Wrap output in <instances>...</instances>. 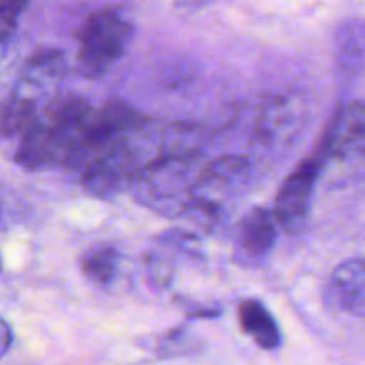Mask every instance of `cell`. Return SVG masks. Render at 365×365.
Returning a JSON list of instances; mask_svg holds the SVG:
<instances>
[{"label":"cell","instance_id":"6da1fadb","mask_svg":"<svg viewBox=\"0 0 365 365\" xmlns=\"http://www.w3.org/2000/svg\"><path fill=\"white\" fill-rule=\"evenodd\" d=\"M93 107L82 98H63L41 109L20 134L14 160L24 170L70 164L88 130Z\"/></svg>","mask_w":365,"mask_h":365},{"label":"cell","instance_id":"7a4b0ae2","mask_svg":"<svg viewBox=\"0 0 365 365\" xmlns=\"http://www.w3.org/2000/svg\"><path fill=\"white\" fill-rule=\"evenodd\" d=\"M250 180L252 166L245 157L227 155L212 160L196 173L184 214L207 228L221 223L246 195Z\"/></svg>","mask_w":365,"mask_h":365},{"label":"cell","instance_id":"3957f363","mask_svg":"<svg viewBox=\"0 0 365 365\" xmlns=\"http://www.w3.org/2000/svg\"><path fill=\"white\" fill-rule=\"evenodd\" d=\"M198 157L155 155L145 160L130 187L135 200L164 214H184L189 191L196 177Z\"/></svg>","mask_w":365,"mask_h":365},{"label":"cell","instance_id":"277c9868","mask_svg":"<svg viewBox=\"0 0 365 365\" xmlns=\"http://www.w3.org/2000/svg\"><path fill=\"white\" fill-rule=\"evenodd\" d=\"M134 36V25L121 11L107 7L93 13L78 34V73L86 78L103 77L125 56Z\"/></svg>","mask_w":365,"mask_h":365},{"label":"cell","instance_id":"5b68a950","mask_svg":"<svg viewBox=\"0 0 365 365\" xmlns=\"http://www.w3.org/2000/svg\"><path fill=\"white\" fill-rule=\"evenodd\" d=\"M307 118V103L296 93L271 95L260 106L253 134L266 148H284L303 128Z\"/></svg>","mask_w":365,"mask_h":365},{"label":"cell","instance_id":"8992f818","mask_svg":"<svg viewBox=\"0 0 365 365\" xmlns=\"http://www.w3.org/2000/svg\"><path fill=\"white\" fill-rule=\"evenodd\" d=\"M280 225L273 210L255 207L242 216L234 241V260L245 267H257L267 259L277 242Z\"/></svg>","mask_w":365,"mask_h":365},{"label":"cell","instance_id":"52a82bcc","mask_svg":"<svg viewBox=\"0 0 365 365\" xmlns=\"http://www.w3.org/2000/svg\"><path fill=\"white\" fill-rule=\"evenodd\" d=\"M319 160L307 159L285 178L273 209L280 228L294 232L303 223L309 212L310 198L319 177Z\"/></svg>","mask_w":365,"mask_h":365},{"label":"cell","instance_id":"ba28073f","mask_svg":"<svg viewBox=\"0 0 365 365\" xmlns=\"http://www.w3.org/2000/svg\"><path fill=\"white\" fill-rule=\"evenodd\" d=\"M324 153L337 160L365 155V102H353L339 110L328 132Z\"/></svg>","mask_w":365,"mask_h":365},{"label":"cell","instance_id":"9c48e42d","mask_svg":"<svg viewBox=\"0 0 365 365\" xmlns=\"http://www.w3.org/2000/svg\"><path fill=\"white\" fill-rule=\"evenodd\" d=\"M66 70V57L61 50H38L25 63L14 93L24 95L29 100H34L36 103L41 106L43 96L46 95V91L53 89V86L63 81Z\"/></svg>","mask_w":365,"mask_h":365},{"label":"cell","instance_id":"30bf717a","mask_svg":"<svg viewBox=\"0 0 365 365\" xmlns=\"http://www.w3.org/2000/svg\"><path fill=\"white\" fill-rule=\"evenodd\" d=\"M328 302L348 316H365V259H348L339 264L328 280Z\"/></svg>","mask_w":365,"mask_h":365},{"label":"cell","instance_id":"8fae6325","mask_svg":"<svg viewBox=\"0 0 365 365\" xmlns=\"http://www.w3.org/2000/svg\"><path fill=\"white\" fill-rule=\"evenodd\" d=\"M239 323L242 330L257 342V346L267 351L278 349L282 344V334L273 314L259 299H245L239 305Z\"/></svg>","mask_w":365,"mask_h":365},{"label":"cell","instance_id":"7c38bea8","mask_svg":"<svg viewBox=\"0 0 365 365\" xmlns=\"http://www.w3.org/2000/svg\"><path fill=\"white\" fill-rule=\"evenodd\" d=\"M120 264V253L109 242H98L86 250L81 257V269L89 282L107 285L114 280Z\"/></svg>","mask_w":365,"mask_h":365},{"label":"cell","instance_id":"4fadbf2b","mask_svg":"<svg viewBox=\"0 0 365 365\" xmlns=\"http://www.w3.org/2000/svg\"><path fill=\"white\" fill-rule=\"evenodd\" d=\"M31 0H0V48L13 38L18 18Z\"/></svg>","mask_w":365,"mask_h":365},{"label":"cell","instance_id":"5bb4252c","mask_svg":"<svg viewBox=\"0 0 365 365\" xmlns=\"http://www.w3.org/2000/svg\"><path fill=\"white\" fill-rule=\"evenodd\" d=\"M11 344H13V331L9 324L0 317V359L9 351Z\"/></svg>","mask_w":365,"mask_h":365},{"label":"cell","instance_id":"9a60e30c","mask_svg":"<svg viewBox=\"0 0 365 365\" xmlns=\"http://www.w3.org/2000/svg\"><path fill=\"white\" fill-rule=\"evenodd\" d=\"M210 0H177V7L182 9H198V7L207 6Z\"/></svg>","mask_w":365,"mask_h":365},{"label":"cell","instance_id":"2e32d148","mask_svg":"<svg viewBox=\"0 0 365 365\" xmlns=\"http://www.w3.org/2000/svg\"><path fill=\"white\" fill-rule=\"evenodd\" d=\"M0 271H2V259H0Z\"/></svg>","mask_w":365,"mask_h":365},{"label":"cell","instance_id":"e0dca14e","mask_svg":"<svg viewBox=\"0 0 365 365\" xmlns=\"http://www.w3.org/2000/svg\"><path fill=\"white\" fill-rule=\"evenodd\" d=\"M0 220H2V210H0Z\"/></svg>","mask_w":365,"mask_h":365}]
</instances>
